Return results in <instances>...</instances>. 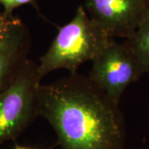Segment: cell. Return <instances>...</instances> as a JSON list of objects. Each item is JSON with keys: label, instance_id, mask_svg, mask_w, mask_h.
I'll use <instances>...</instances> for the list:
<instances>
[{"label": "cell", "instance_id": "cell-1", "mask_svg": "<svg viewBox=\"0 0 149 149\" xmlns=\"http://www.w3.org/2000/svg\"><path fill=\"white\" fill-rule=\"evenodd\" d=\"M38 110L55 130L61 149H126L119 104L88 76L70 73L41 85Z\"/></svg>", "mask_w": 149, "mask_h": 149}, {"label": "cell", "instance_id": "cell-2", "mask_svg": "<svg viewBox=\"0 0 149 149\" xmlns=\"http://www.w3.org/2000/svg\"><path fill=\"white\" fill-rule=\"evenodd\" d=\"M113 38L109 37L84 6H80L74 17L60 28L46 53L39 60L38 71L42 78L56 70L76 73L88 61H93Z\"/></svg>", "mask_w": 149, "mask_h": 149}, {"label": "cell", "instance_id": "cell-3", "mask_svg": "<svg viewBox=\"0 0 149 149\" xmlns=\"http://www.w3.org/2000/svg\"><path fill=\"white\" fill-rule=\"evenodd\" d=\"M42 79L37 63L28 59L10 85L0 93V145L15 140L39 116Z\"/></svg>", "mask_w": 149, "mask_h": 149}, {"label": "cell", "instance_id": "cell-4", "mask_svg": "<svg viewBox=\"0 0 149 149\" xmlns=\"http://www.w3.org/2000/svg\"><path fill=\"white\" fill-rule=\"evenodd\" d=\"M143 74L138 59L126 43L113 39L92 61L88 77L111 100L119 104L126 89Z\"/></svg>", "mask_w": 149, "mask_h": 149}, {"label": "cell", "instance_id": "cell-5", "mask_svg": "<svg viewBox=\"0 0 149 149\" xmlns=\"http://www.w3.org/2000/svg\"><path fill=\"white\" fill-rule=\"evenodd\" d=\"M85 8L111 38L128 39L149 15V0H85Z\"/></svg>", "mask_w": 149, "mask_h": 149}, {"label": "cell", "instance_id": "cell-6", "mask_svg": "<svg viewBox=\"0 0 149 149\" xmlns=\"http://www.w3.org/2000/svg\"><path fill=\"white\" fill-rule=\"evenodd\" d=\"M31 38L22 22L0 42V93L8 88L28 60Z\"/></svg>", "mask_w": 149, "mask_h": 149}, {"label": "cell", "instance_id": "cell-7", "mask_svg": "<svg viewBox=\"0 0 149 149\" xmlns=\"http://www.w3.org/2000/svg\"><path fill=\"white\" fill-rule=\"evenodd\" d=\"M124 42L135 55L144 74H149V15Z\"/></svg>", "mask_w": 149, "mask_h": 149}, {"label": "cell", "instance_id": "cell-8", "mask_svg": "<svg viewBox=\"0 0 149 149\" xmlns=\"http://www.w3.org/2000/svg\"><path fill=\"white\" fill-rule=\"evenodd\" d=\"M21 22V20L14 16L13 13H8L4 11L0 12V42Z\"/></svg>", "mask_w": 149, "mask_h": 149}, {"label": "cell", "instance_id": "cell-9", "mask_svg": "<svg viewBox=\"0 0 149 149\" xmlns=\"http://www.w3.org/2000/svg\"><path fill=\"white\" fill-rule=\"evenodd\" d=\"M34 0H0V4L3 6V11L8 13H13L15 8L22 5L32 3Z\"/></svg>", "mask_w": 149, "mask_h": 149}, {"label": "cell", "instance_id": "cell-10", "mask_svg": "<svg viewBox=\"0 0 149 149\" xmlns=\"http://www.w3.org/2000/svg\"><path fill=\"white\" fill-rule=\"evenodd\" d=\"M13 149H40V148H29V147H23L20 145H15Z\"/></svg>", "mask_w": 149, "mask_h": 149}, {"label": "cell", "instance_id": "cell-11", "mask_svg": "<svg viewBox=\"0 0 149 149\" xmlns=\"http://www.w3.org/2000/svg\"><path fill=\"white\" fill-rule=\"evenodd\" d=\"M142 149H143V148H142Z\"/></svg>", "mask_w": 149, "mask_h": 149}]
</instances>
